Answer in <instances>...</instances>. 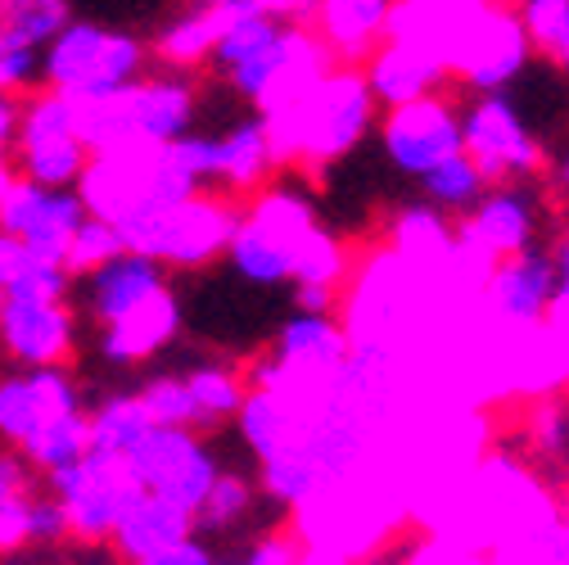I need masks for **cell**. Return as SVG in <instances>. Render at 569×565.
Segmentation results:
<instances>
[{"label":"cell","instance_id":"cell-13","mask_svg":"<svg viewBox=\"0 0 569 565\" xmlns=\"http://www.w3.org/2000/svg\"><path fill=\"white\" fill-rule=\"evenodd\" d=\"M78 10L63 0H10L6 6V46L10 50H46Z\"/></svg>","mask_w":569,"mask_h":565},{"label":"cell","instance_id":"cell-9","mask_svg":"<svg viewBox=\"0 0 569 565\" xmlns=\"http://www.w3.org/2000/svg\"><path fill=\"white\" fill-rule=\"evenodd\" d=\"M73 290L82 299V317L96 330L118 326L122 317H131L136 308H146L159 290H163V262L122 249L118 258H109L104 267H96L91 276H78Z\"/></svg>","mask_w":569,"mask_h":565},{"label":"cell","instance_id":"cell-4","mask_svg":"<svg viewBox=\"0 0 569 565\" xmlns=\"http://www.w3.org/2000/svg\"><path fill=\"white\" fill-rule=\"evenodd\" d=\"M488 457L525 475L569 521V385L497 412L488 426Z\"/></svg>","mask_w":569,"mask_h":565},{"label":"cell","instance_id":"cell-2","mask_svg":"<svg viewBox=\"0 0 569 565\" xmlns=\"http://www.w3.org/2000/svg\"><path fill=\"white\" fill-rule=\"evenodd\" d=\"M488 96L516 155L551 181H569V54L538 28H520V46L488 78Z\"/></svg>","mask_w":569,"mask_h":565},{"label":"cell","instance_id":"cell-1","mask_svg":"<svg viewBox=\"0 0 569 565\" xmlns=\"http://www.w3.org/2000/svg\"><path fill=\"white\" fill-rule=\"evenodd\" d=\"M435 159L416 155L398 136V122L352 118L343 140L312 155V190L299 214L303 231L352 258L389 249L411 218L430 214Z\"/></svg>","mask_w":569,"mask_h":565},{"label":"cell","instance_id":"cell-12","mask_svg":"<svg viewBox=\"0 0 569 565\" xmlns=\"http://www.w3.org/2000/svg\"><path fill=\"white\" fill-rule=\"evenodd\" d=\"M87 453H91L87 412H73V416L50 420V426H46V430H41V435L19 453V457L28 462V470H32V475L50 479V475H59V470H68V466H78Z\"/></svg>","mask_w":569,"mask_h":565},{"label":"cell","instance_id":"cell-26","mask_svg":"<svg viewBox=\"0 0 569 565\" xmlns=\"http://www.w3.org/2000/svg\"><path fill=\"white\" fill-rule=\"evenodd\" d=\"M0 50H6V6H0Z\"/></svg>","mask_w":569,"mask_h":565},{"label":"cell","instance_id":"cell-19","mask_svg":"<svg viewBox=\"0 0 569 565\" xmlns=\"http://www.w3.org/2000/svg\"><path fill=\"white\" fill-rule=\"evenodd\" d=\"M0 488H32V470L19 453L0 448Z\"/></svg>","mask_w":569,"mask_h":565},{"label":"cell","instance_id":"cell-10","mask_svg":"<svg viewBox=\"0 0 569 565\" xmlns=\"http://www.w3.org/2000/svg\"><path fill=\"white\" fill-rule=\"evenodd\" d=\"M420 109H430V118L443 127V140L448 150L457 155H470L475 140L492 113V96H488V78L475 73V68H461V63H443L435 68L430 78L420 82L416 100Z\"/></svg>","mask_w":569,"mask_h":565},{"label":"cell","instance_id":"cell-3","mask_svg":"<svg viewBox=\"0 0 569 565\" xmlns=\"http://www.w3.org/2000/svg\"><path fill=\"white\" fill-rule=\"evenodd\" d=\"M299 529V498L280 479L262 488H208L186 507L181 547L199 565H267Z\"/></svg>","mask_w":569,"mask_h":565},{"label":"cell","instance_id":"cell-21","mask_svg":"<svg viewBox=\"0 0 569 565\" xmlns=\"http://www.w3.org/2000/svg\"><path fill=\"white\" fill-rule=\"evenodd\" d=\"M14 136H19V100L0 96V150H10Z\"/></svg>","mask_w":569,"mask_h":565},{"label":"cell","instance_id":"cell-8","mask_svg":"<svg viewBox=\"0 0 569 565\" xmlns=\"http://www.w3.org/2000/svg\"><path fill=\"white\" fill-rule=\"evenodd\" d=\"M78 348V313L68 304H14L0 299V353L19 371L68 367Z\"/></svg>","mask_w":569,"mask_h":565},{"label":"cell","instance_id":"cell-15","mask_svg":"<svg viewBox=\"0 0 569 565\" xmlns=\"http://www.w3.org/2000/svg\"><path fill=\"white\" fill-rule=\"evenodd\" d=\"M430 543H435L430 525L398 521V525H389L371 547H362V556L352 561V565H420L425 552H430Z\"/></svg>","mask_w":569,"mask_h":565},{"label":"cell","instance_id":"cell-24","mask_svg":"<svg viewBox=\"0 0 569 565\" xmlns=\"http://www.w3.org/2000/svg\"><path fill=\"white\" fill-rule=\"evenodd\" d=\"M551 14L560 19V28H556V32H542V28H538V32H542V37H551V41H556V46H560V50L569 54V6H556Z\"/></svg>","mask_w":569,"mask_h":565},{"label":"cell","instance_id":"cell-14","mask_svg":"<svg viewBox=\"0 0 569 565\" xmlns=\"http://www.w3.org/2000/svg\"><path fill=\"white\" fill-rule=\"evenodd\" d=\"M68 295H73V276L63 271V262L37 258L28 249L10 271L6 290H0V299H14V304H68Z\"/></svg>","mask_w":569,"mask_h":565},{"label":"cell","instance_id":"cell-6","mask_svg":"<svg viewBox=\"0 0 569 565\" xmlns=\"http://www.w3.org/2000/svg\"><path fill=\"white\" fill-rule=\"evenodd\" d=\"M73 412H87V398H82V380L68 367L0 376V444L10 453H23L50 420Z\"/></svg>","mask_w":569,"mask_h":565},{"label":"cell","instance_id":"cell-25","mask_svg":"<svg viewBox=\"0 0 569 565\" xmlns=\"http://www.w3.org/2000/svg\"><path fill=\"white\" fill-rule=\"evenodd\" d=\"M0 565H46V561H41V556H6Z\"/></svg>","mask_w":569,"mask_h":565},{"label":"cell","instance_id":"cell-22","mask_svg":"<svg viewBox=\"0 0 569 565\" xmlns=\"http://www.w3.org/2000/svg\"><path fill=\"white\" fill-rule=\"evenodd\" d=\"M19 258H23V249H19L10 236H0V290H6V280H10V271L19 267Z\"/></svg>","mask_w":569,"mask_h":565},{"label":"cell","instance_id":"cell-20","mask_svg":"<svg viewBox=\"0 0 569 565\" xmlns=\"http://www.w3.org/2000/svg\"><path fill=\"white\" fill-rule=\"evenodd\" d=\"M78 552H68L59 565H122L118 556H113V547L109 543H100V547H82V543H73Z\"/></svg>","mask_w":569,"mask_h":565},{"label":"cell","instance_id":"cell-23","mask_svg":"<svg viewBox=\"0 0 569 565\" xmlns=\"http://www.w3.org/2000/svg\"><path fill=\"white\" fill-rule=\"evenodd\" d=\"M14 181H19L14 159H10V150H0V204H6V195L14 190Z\"/></svg>","mask_w":569,"mask_h":565},{"label":"cell","instance_id":"cell-17","mask_svg":"<svg viewBox=\"0 0 569 565\" xmlns=\"http://www.w3.org/2000/svg\"><path fill=\"white\" fill-rule=\"evenodd\" d=\"M73 543V529H68L63 507L50 498V493H32V516H28V547L37 552H63Z\"/></svg>","mask_w":569,"mask_h":565},{"label":"cell","instance_id":"cell-5","mask_svg":"<svg viewBox=\"0 0 569 565\" xmlns=\"http://www.w3.org/2000/svg\"><path fill=\"white\" fill-rule=\"evenodd\" d=\"M46 493L63 507L68 529H73V543L100 547V543H109V534L118 529L127 507L140 498V484H136V475H131V466L122 457L87 453L78 466L50 475Z\"/></svg>","mask_w":569,"mask_h":565},{"label":"cell","instance_id":"cell-7","mask_svg":"<svg viewBox=\"0 0 569 565\" xmlns=\"http://www.w3.org/2000/svg\"><path fill=\"white\" fill-rule=\"evenodd\" d=\"M82 222L87 208L78 190H46L32 181H14V190L0 204V236H10L19 249L54 262H63V249Z\"/></svg>","mask_w":569,"mask_h":565},{"label":"cell","instance_id":"cell-16","mask_svg":"<svg viewBox=\"0 0 569 565\" xmlns=\"http://www.w3.org/2000/svg\"><path fill=\"white\" fill-rule=\"evenodd\" d=\"M122 254V240H118V227H109V222H100V218H87L78 231H73V240H68V249H63V271L68 276H91L96 267H104L109 258H118Z\"/></svg>","mask_w":569,"mask_h":565},{"label":"cell","instance_id":"cell-11","mask_svg":"<svg viewBox=\"0 0 569 565\" xmlns=\"http://www.w3.org/2000/svg\"><path fill=\"white\" fill-rule=\"evenodd\" d=\"M19 181L46 186V190H78L91 150L82 146L78 136H54V140H23V146L10 150Z\"/></svg>","mask_w":569,"mask_h":565},{"label":"cell","instance_id":"cell-18","mask_svg":"<svg viewBox=\"0 0 569 565\" xmlns=\"http://www.w3.org/2000/svg\"><path fill=\"white\" fill-rule=\"evenodd\" d=\"M28 516L32 488H0V561L28 552Z\"/></svg>","mask_w":569,"mask_h":565}]
</instances>
